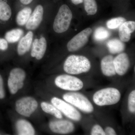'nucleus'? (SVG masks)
<instances>
[{"instance_id": "obj_6", "label": "nucleus", "mask_w": 135, "mask_h": 135, "mask_svg": "<svg viewBox=\"0 0 135 135\" xmlns=\"http://www.w3.org/2000/svg\"><path fill=\"white\" fill-rule=\"evenodd\" d=\"M26 76L25 72L21 68H16L11 70L8 81V87L11 94H16L23 88Z\"/></svg>"}, {"instance_id": "obj_7", "label": "nucleus", "mask_w": 135, "mask_h": 135, "mask_svg": "<svg viewBox=\"0 0 135 135\" xmlns=\"http://www.w3.org/2000/svg\"><path fill=\"white\" fill-rule=\"evenodd\" d=\"M38 106V102L34 98L31 97H26L16 102L15 108L19 114L29 117L36 111Z\"/></svg>"}, {"instance_id": "obj_18", "label": "nucleus", "mask_w": 135, "mask_h": 135, "mask_svg": "<svg viewBox=\"0 0 135 135\" xmlns=\"http://www.w3.org/2000/svg\"><path fill=\"white\" fill-rule=\"evenodd\" d=\"M107 46L110 53L113 54L120 53L123 51L125 48L123 42L118 39L110 40L107 44Z\"/></svg>"}, {"instance_id": "obj_11", "label": "nucleus", "mask_w": 135, "mask_h": 135, "mask_svg": "<svg viewBox=\"0 0 135 135\" xmlns=\"http://www.w3.org/2000/svg\"><path fill=\"white\" fill-rule=\"evenodd\" d=\"M43 15V7L40 5H37L32 12L25 25L26 29L29 31H33L37 29L42 22Z\"/></svg>"}, {"instance_id": "obj_16", "label": "nucleus", "mask_w": 135, "mask_h": 135, "mask_svg": "<svg viewBox=\"0 0 135 135\" xmlns=\"http://www.w3.org/2000/svg\"><path fill=\"white\" fill-rule=\"evenodd\" d=\"M112 56H105L101 61V70L103 74L107 77L114 76L116 74Z\"/></svg>"}, {"instance_id": "obj_20", "label": "nucleus", "mask_w": 135, "mask_h": 135, "mask_svg": "<svg viewBox=\"0 0 135 135\" xmlns=\"http://www.w3.org/2000/svg\"><path fill=\"white\" fill-rule=\"evenodd\" d=\"M24 33V31L22 29H12L5 33V39L9 43H15L19 41L23 37Z\"/></svg>"}, {"instance_id": "obj_9", "label": "nucleus", "mask_w": 135, "mask_h": 135, "mask_svg": "<svg viewBox=\"0 0 135 135\" xmlns=\"http://www.w3.org/2000/svg\"><path fill=\"white\" fill-rule=\"evenodd\" d=\"M92 32V29L87 28L77 34L67 44L68 50L70 52L79 50L86 45Z\"/></svg>"}, {"instance_id": "obj_26", "label": "nucleus", "mask_w": 135, "mask_h": 135, "mask_svg": "<svg viewBox=\"0 0 135 135\" xmlns=\"http://www.w3.org/2000/svg\"><path fill=\"white\" fill-rule=\"evenodd\" d=\"M128 107L131 113L135 112V90H133L129 94L128 98Z\"/></svg>"}, {"instance_id": "obj_12", "label": "nucleus", "mask_w": 135, "mask_h": 135, "mask_svg": "<svg viewBox=\"0 0 135 135\" xmlns=\"http://www.w3.org/2000/svg\"><path fill=\"white\" fill-rule=\"evenodd\" d=\"M32 44L31 56L38 60L43 58L47 47L46 39L44 36L35 39Z\"/></svg>"}, {"instance_id": "obj_31", "label": "nucleus", "mask_w": 135, "mask_h": 135, "mask_svg": "<svg viewBox=\"0 0 135 135\" xmlns=\"http://www.w3.org/2000/svg\"><path fill=\"white\" fill-rule=\"evenodd\" d=\"M20 1L22 4L27 5L31 3L33 0H20Z\"/></svg>"}, {"instance_id": "obj_23", "label": "nucleus", "mask_w": 135, "mask_h": 135, "mask_svg": "<svg viewBox=\"0 0 135 135\" xmlns=\"http://www.w3.org/2000/svg\"><path fill=\"white\" fill-rule=\"evenodd\" d=\"M110 35V32L102 27L97 28L94 33V38L98 41H103L108 38Z\"/></svg>"}, {"instance_id": "obj_2", "label": "nucleus", "mask_w": 135, "mask_h": 135, "mask_svg": "<svg viewBox=\"0 0 135 135\" xmlns=\"http://www.w3.org/2000/svg\"><path fill=\"white\" fill-rule=\"evenodd\" d=\"M121 94L117 89L109 88L97 91L93 96L94 103L98 106L112 105L119 101Z\"/></svg>"}, {"instance_id": "obj_22", "label": "nucleus", "mask_w": 135, "mask_h": 135, "mask_svg": "<svg viewBox=\"0 0 135 135\" xmlns=\"http://www.w3.org/2000/svg\"><path fill=\"white\" fill-rule=\"evenodd\" d=\"M42 110L47 113L50 114L57 119L62 118V113L55 106L46 102H43L41 104Z\"/></svg>"}, {"instance_id": "obj_28", "label": "nucleus", "mask_w": 135, "mask_h": 135, "mask_svg": "<svg viewBox=\"0 0 135 135\" xmlns=\"http://www.w3.org/2000/svg\"><path fill=\"white\" fill-rule=\"evenodd\" d=\"M8 47V42L5 39L0 38V50L5 51Z\"/></svg>"}, {"instance_id": "obj_24", "label": "nucleus", "mask_w": 135, "mask_h": 135, "mask_svg": "<svg viewBox=\"0 0 135 135\" xmlns=\"http://www.w3.org/2000/svg\"><path fill=\"white\" fill-rule=\"evenodd\" d=\"M84 7L88 15H94L97 11V5L95 0H83Z\"/></svg>"}, {"instance_id": "obj_13", "label": "nucleus", "mask_w": 135, "mask_h": 135, "mask_svg": "<svg viewBox=\"0 0 135 135\" xmlns=\"http://www.w3.org/2000/svg\"><path fill=\"white\" fill-rule=\"evenodd\" d=\"M113 63L116 73L120 76L126 74L130 65L128 56L124 53H120L114 59Z\"/></svg>"}, {"instance_id": "obj_15", "label": "nucleus", "mask_w": 135, "mask_h": 135, "mask_svg": "<svg viewBox=\"0 0 135 135\" xmlns=\"http://www.w3.org/2000/svg\"><path fill=\"white\" fill-rule=\"evenodd\" d=\"M135 30V22L134 21H126L120 26L119 29V36L121 41L127 42L129 41L131 33Z\"/></svg>"}, {"instance_id": "obj_17", "label": "nucleus", "mask_w": 135, "mask_h": 135, "mask_svg": "<svg viewBox=\"0 0 135 135\" xmlns=\"http://www.w3.org/2000/svg\"><path fill=\"white\" fill-rule=\"evenodd\" d=\"M16 129L18 134L20 135H33L35 130L31 123L24 119L17 121L16 124Z\"/></svg>"}, {"instance_id": "obj_3", "label": "nucleus", "mask_w": 135, "mask_h": 135, "mask_svg": "<svg viewBox=\"0 0 135 135\" xmlns=\"http://www.w3.org/2000/svg\"><path fill=\"white\" fill-rule=\"evenodd\" d=\"M73 17L71 11L67 5L64 4L59 8L53 23L54 31L60 33L65 32L70 27Z\"/></svg>"}, {"instance_id": "obj_32", "label": "nucleus", "mask_w": 135, "mask_h": 135, "mask_svg": "<svg viewBox=\"0 0 135 135\" xmlns=\"http://www.w3.org/2000/svg\"><path fill=\"white\" fill-rule=\"evenodd\" d=\"M72 2L75 5H79L83 2V0H71Z\"/></svg>"}, {"instance_id": "obj_27", "label": "nucleus", "mask_w": 135, "mask_h": 135, "mask_svg": "<svg viewBox=\"0 0 135 135\" xmlns=\"http://www.w3.org/2000/svg\"><path fill=\"white\" fill-rule=\"evenodd\" d=\"M90 134L92 135H105L103 129L98 125H96L92 128Z\"/></svg>"}, {"instance_id": "obj_5", "label": "nucleus", "mask_w": 135, "mask_h": 135, "mask_svg": "<svg viewBox=\"0 0 135 135\" xmlns=\"http://www.w3.org/2000/svg\"><path fill=\"white\" fill-rule=\"evenodd\" d=\"M55 82L57 86L69 91H78L83 87V83L81 80L74 76L66 74L57 76Z\"/></svg>"}, {"instance_id": "obj_1", "label": "nucleus", "mask_w": 135, "mask_h": 135, "mask_svg": "<svg viewBox=\"0 0 135 135\" xmlns=\"http://www.w3.org/2000/svg\"><path fill=\"white\" fill-rule=\"evenodd\" d=\"M91 66L90 62L86 57L72 55L66 59L64 69L67 73L76 75L88 72Z\"/></svg>"}, {"instance_id": "obj_19", "label": "nucleus", "mask_w": 135, "mask_h": 135, "mask_svg": "<svg viewBox=\"0 0 135 135\" xmlns=\"http://www.w3.org/2000/svg\"><path fill=\"white\" fill-rule=\"evenodd\" d=\"M32 13V9L30 7H25L21 10L16 17L17 24L21 26L25 25Z\"/></svg>"}, {"instance_id": "obj_4", "label": "nucleus", "mask_w": 135, "mask_h": 135, "mask_svg": "<svg viewBox=\"0 0 135 135\" xmlns=\"http://www.w3.org/2000/svg\"><path fill=\"white\" fill-rule=\"evenodd\" d=\"M63 98L67 103L84 112L91 113L94 111V107L90 101L80 93L69 92L64 94Z\"/></svg>"}, {"instance_id": "obj_10", "label": "nucleus", "mask_w": 135, "mask_h": 135, "mask_svg": "<svg viewBox=\"0 0 135 135\" xmlns=\"http://www.w3.org/2000/svg\"><path fill=\"white\" fill-rule=\"evenodd\" d=\"M49 128L53 133L66 134L72 133L74 129L73 123L65 120H55L50 122Z\"/></svg>"}, {"instance_id": "obj_21", "label": "nucleus", "mask_w": 135, "mask_h": 135, "mask_svg": "<svg viewBox=\"0 0 135 135\" xmlns=\"http://www.w3.org/2000/svg\"><path fill=\"white\" fill-rule=\"evenodd\" d=\"M12 15V10L9 5L3 0H0V20L8 21Z\"/></svg>"}, {"instance_id": "obj_29", "label": "nucleus", "mask_w": 135, "mask_h": 135, "mask_svg": "<svg viewBox=\"0 0 135 135\" xmlns=\"http://www.w3.org/2000/svg\"><path fill=\"white\" fill-rule=\"evenodd\" d=\"M5 97V92L3 88V80L2 77L0 75V99H3Z\"/></svg>"}, {"instance_id": "obj_8", "label": "nucleus", "mask_w": 135, "mask_h": 135, "mask_svg": "<svg viewBox=\"0 0 135 135\" xmlns=\"http://www.w3.org/2000/svg\"><path fill=\"white\" fill-rule=\"evenodd\" d=\"M51 103L68 118L76 121L80 120L81 115L79 112L68 103L57 97L53 98Z\"/></svg>"}, {"instance_id": "obj_14", "label": "nucleus", "mask_w": 135, "mask_h": 135, "mask_svg": "<svg viewBox=\"0 0 135 135\" xmlns=\"http://www.w3.org/2000/svg\"><path fill=\"white\" fill-rule=\"evenodd\" d=\"M33 38V32L29 31L20 39L17 47V51L19 56L23 55L29 51L31 47Z\"/></svg>"}, {"instance_id": "obj_30", "label": "nucleus", "mask_w": 135, "mask_h": 135, "mask_svg": "<svg viewBox=\"0 0 135 135\" xmlns=\"http://www.w3.org/2000/svg\"><path fill=\"white\" fill-rule=\"evenodd\" d=\"M105 135H116V132L113 128L110 127H107L105 129L104 131Z\"/></svg>"}, {"instance_id": "obj_25", "label": "nucleus", "mask_w": 135, "mask_h": 135, "mask_svg": "<svg viewBox=\"0 0 135 135\" xmlns=\"http://www.w3.org/2000/svg\"><path fill=\"white\" fill-rule=\"evenodd\" d=\"M126 19L123 17H118L112 18L107 22V26L110 29H117L120 27L123 23L126 22Z\"/></svg>"}]
</instances>
